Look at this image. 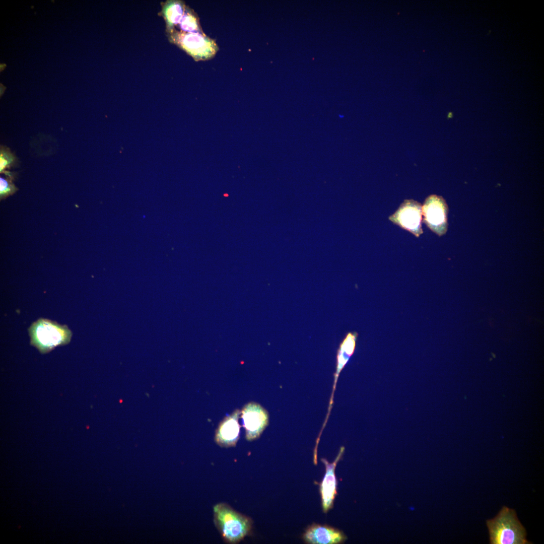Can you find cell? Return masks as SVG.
Segmentation results:
<instances>
[{"label":"cell","mask_w":544,"mask_h":544,"mask_svg":"<svg viewBox=\"0 0 544 544\" xmlns=\"http://www.w3.org/2000/svg\"><path fill=\"white\" fill-rule=\"evenodd\" d=\"M213 521L222 539L230 544L240 542L251 534L253 528V520L250 517L224 502L214 506Z\"/></svg>","instance_id":"6da1fadb"},{"label":"cell","mask_w":544,"mask_h":544,"mask_svg":"<svg viewBox=\"0 0 544 544\" xmlns=\"http://www.w3.org/2000/svg\"><path fill=\"white\" fill-rule=\"evenodd\" d=\"M491 544H527L525 528L513 509L504 506L493 519L487 521Z\"/></svg>","instance_id":"7a4b0ae2"},{"label":"cell","mask_w":544,"mask_h":544,"mask_svg":"<svg viewBox=\"0 0 544 544\" xmlns=\"http://www.w3.org/2000/svg\"><path fill=\"white\" fill-rule=\"evenodd\" d=\"M31 344L41 353H46L58 346L68 344L71 332L67 326L47 319H40L29 328Z\"/></svg>","instance_id":"3957f363"},{"label":"cell","mask_w":544,"mask_h":544,"mask_svg":"<svg viewBox=\"0 0 544 544\" xmlns=\"http://www.w3.org/2000/svg\"><path fill=\"white\" fill-rule=\"evenodd\" d=\"M171 41L196 60H207L213 58L219 50L216 41L202 32L182 33L168 32Z\"/></svg>","instance_id":"277c9868"},{"label":"cell","mask_w":544,"mask_h":544,"mask_svg":"<svg viewBox=\"0 0 544 544\" xmlns=\"http://www.w3.org/2000/svg\"><path fill=\"white\" fill-rule=\"evenodd\" d=\"M448 208L445 200L436 195L427 197L422 206V217L427 227L439 236L447 229Z\"/></svg>","instance_id":"5b68a950"},{"label":"cell","mask_w":544,"mask_h":544,"mask_svg":"<svg viewBox=\"0 0 544 544\" xmlns=\"http://www.w3.org/2000/svg\"><path fill=\"white\" fill-rule=\"evenodd\" d=\"M422 206L413 199H406L389 219L417 237L422 233Z\"/></svg>","instance_id":"8992f818"},{"label":"cell","mask_w":544,"mask_h":544,"mask_svg":"<svg viewBox=\"0 0 544 544\" xmlns=\"http://www.w3.org/2000/svg\"><path fill=\"white\" fill-rule=\"evenodd\" d=\"M241 416L247 441H251L258 438L268 424L267 412L255 402L245 405L241 411Z\"/></svg>","instance_id":"52a82bcc"},{"label":"cell","mask_w":544,"mask_h":544,"mask_svg":"<svg viewBox=\"0 0 544 544\" xmlns=\"http://www.w3.org/2000/svg\"><path fill=\"white\" fill-rule=\"evenodd\" d=\"M344 451V448L342 447L335 460L332 462L330 463L324 458L321 459L325 467L324 476L319 485L322 508L324 513H327L333 506L334 500L337 494L335 467L342 458Z\"/></svg>","instance_id":"ba28073f"},{"label":"cell","mask_w":544,"mask_h":544,"mask_svg":"<svg viewBox=\"0 0 544 544\" xmlns=\"http://www.w3.org/2000/svg\"><path fill=\"white\" fill-rule=\"evenodd\" d=\"M302 538L307 543L337 544L344 542L347 537L342 531L336 528L313 523L306 528Z\"/></svg>","instance_id":"9c48e42d"},{"label":"cell","mask_w":544,"mask_h":544,"mask_svg":"<svg viewBox=\"0 0 544 544\" xmlns=\"http://www.w3.org/2000/svg\"><path fill=\"white\" fill-rule=\"evenodd\" d=\"M240 412L236 410L220 424L215 435L216 443L222 447L235 446L239 439L240 426L238 418Z\"/></svg>","instance_id":"30bf717a"},{"label":"cell","mask_w":544,"mask_h":544,"mask_svg":"<svg viewBox=\"0 0 544 544\" xmlns=\"http://www.w3.org/2000/svg\"><path fill=\"white\" fill-rule=\"evenodd\" d=\"M187 7L184 2L180 1H168L164 4L162 13L167 30L173 29L180 23Z\"/></svg>","instance_id":"8fae6325"},{"label":"cell","mask_w":544,"mask_h":544,"mask_svg":"<svg viewBox=\"0 0 544 544\" xmlns=\"http://www.w3.org/2000/svg\"><path fill=\"white\" fill-rule=\"evenodd\" d=\"M356 332H349L340 345L337 356V373H338L353 354L358 337Z\"/></svg>","instance_id":"7c38bea8"},{"label":"cell","mask_w":544,"mask_h":544,"mask_svg":"<svg viewBox=\"0 0 544 544\" xmlns=\"http://www.w3.org/2000/svg\"><path fill=\"white\" fill-rule=\"evenodd\" d=\"M175 27H177L179 30L169 31H176L182 33H193L202 31L197 14L188 6L180 23L173 29Z\"/></svg>","instance_id":"4fadbf2b"},{"label":"cell","mask_w":544,"mask_h":544,"mask_svg":"<svg viewBox=\"0 0 544 544\" xmlns=\"http://www.w3.org/2000/svg\"><path fill=\"white\" fill-rule=\"evenodd\" d=\"M15 158L6 148H1L0 154V170L2 172L15 163Z\"/></svg>","instance_id":"5bb4252c"},{"label":"cell","mask_w":544,"mask_h":544,"mask_svg":"<svg viewBox=\"0 0 544 544\" xmlns=\"http://www.w3.org/2000/svg\"><path fill=\"white\" fill-rule=\"evenodd\" d=\"M15 187L10 180L0 178V194L1 197L6 196L15 191Z\"/></svg>","instance_id":"9a60e30c"}]
</instances>
